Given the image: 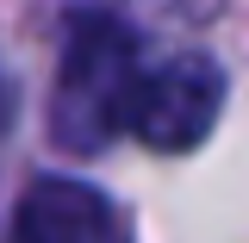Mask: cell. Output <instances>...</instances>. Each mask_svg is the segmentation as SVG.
<instances>
[{
  "instance_id": "7a4b0ae2",
  "label": "cell",
  "mask_w": 249,
  "mask_h": 243,
  "mask_svg": "<svg viewBox=\"0 0 249 243\" xmlns=\"http://www.w3.org/2000/svg\"><path fill=\"white\" fill-rule=\"evenodd\" d=\"M218 106H224V75H218V62L199 56V50H181V56H168L162 69H143V75H137L124 131H131L137 144H150V150L181 156V150H193L218 125Z\"/></svg>"
},
{
  "instance_id": "277c9868",
  "label": "cell",
  "mask_w": 249,
  "mask_h": 243,
  "mask_svg": "<svg viewBox=\"0 0 249 243\" xmlns=\"http://www.w3.org/2000/svg\"><path fill=\"white\" fill-rule=\"evenodd\" d=\"M13 119H19V88H13V81H6V69H0V131H6Z\"/></svg>"
},
{
  "instance_id": "3957f363",
  "label": "cell",
  "mask_w": 249,
  "mask_h": 243,
  "mask_svg": "<svg viewBox=\"0 0 249 243\" xmlns=\"http://www.w3.org/2000/svg\"><path fill=\"white\" fill-rule=\"evenodd\" d=\"M13 243H131L119 206L81 181H37L13 218Z\"/></svg>"
},
{
  "instance_id": "6da1fadb",
  "label": "cell",
  "mask_w": 249,
  "mask_h": 243,
  "mask_svg": "<svg viewBox=\"0 0 249 243\" xmlns=\"http://www.w3.org/2000/svg\"><path fill=\"white\" fill-rule=\"evenodd\" d=\"M137 31L112 13H75L62 37L56 75V137L75 150H100L124 131L131 93H137Z\"/></svg>"
}]
</instances>
